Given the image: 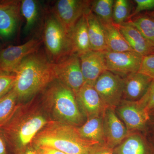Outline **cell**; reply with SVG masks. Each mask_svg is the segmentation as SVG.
<instances>
[{
	"instance_id": "5",
	"label": "cell",
	"mask_w": 154,
	"mask_h": 154,
	"mask_svg": "<svg viewBox=\"0 0 154 154\" xmlns=\"http://www.w3.org/2000/svg\"><path fill=\"white\" fill-rule=\"evenodd\" d=\"M42 31L45 53L53 63L73 54L69 34L50 9L45 10Z\"/></svg>"
},
{
	"instance_id": "32",
	"label": "cell",
	"mask_w": 154,
	"mask_h": 154,
	"mask_svg": "<svg viewBox=\"0 0 154 154\" xmlns=\"http://www.w3.org/2000/svg\"><path fill=\"white\" fill-rule=\"evenodd\" d=\"M89 154H113V150L105 143H98L92 146Z\"/></svg>"
},
{
	"instance_id": "36",
	"label": "cell",
	"mask_w": 154,
	"mask_h": 154,
	"mask_svg": "<svg viewBox=\"0 0 154 154\" xmlns=\"http://www.w3.org/2000/svg\"><path fill=\"white\" fill-rule=\"evenodd\" d=\"M149 120L148 125H151L154 129V112L149 115Z\"/></svg>"
},
{
	"instance_id": "39",
	"label": "cell",
	"mask_w": 154,
	"mask_h": 154,
	"mask_svg": "<svg viewBox=\"0 0 154 154\" xmlns=\"http://www.w3.org/2000/svg\"><path fill=\"white\" fill-rule=\"evenodd\" d=\"M152 140H153V143H154V137H153Z\"/></svg>"
},
{
	"instance_id": "4",
	"label": "cell",
	"mask_w": 154,
	"mask_h": 154,
	"mask_svg": "<svg viewBox=\"0 0 154 154\" xmlns=\"http://www.w3.org/2000/svg\"><path fill=\"white\" fill-rule=\"evenodd\" d=\"M96 143L81 137L77 127L52 121L37 134L32 145L51 147L65 154H89Z\"/></svg>"
},
{
	"instance_id": "31",
	"label": "cell",
	"mask_w": 154,
	"mask_h": 154,
	"mask_svg": "<svg viewBox=\"0 0 154 154\" xmlns=\"http://www.w3.org/2000/svg\"><path fill=\"white\" fill-rule=\"evenodd\" d=\"M136 7L130 17L135 16L142 11L154 9V0H135Z\"/></svg>"
},
{
	"instance_id": "15",
	"label": "cell",
	"mask_w": 154,
	"mask_h": 154,
	"mask_svg": "<svg viewBox=\"0 0 154 154\" xmlns=\"http://www.w3.org/2000/svg\"><path fill=\"white\" fill-rule=\"evenodd\" d=\"M85 82L91 85L107 71L104 51L91 50L79 55Z\"/></svg>"
},
{
	"instance_id": "8",
	"label": "cell",
	"mask_w": 154,
	"mask_h": 154,
	"mask_svg": "<svg viewBox=\"0 0 154 154\" xmlns=\"http://www.w3.org/2000/svg\"><path fill=\"white\" fill-rule=\"evenodd\" d=\"M94 87L107 107L115 109L122 99L124 79L109 71L96 80Z\"/></svg>"
},
{
	"instance_id": "25",
	"label": "cell",
	"mask_w": 154,
	"mask_h": 154,
	"mask_svg": "<svg viewBox=\"0 0 154 154\" xmlns=\"http://www.w3.org/2000/svg\"><path fill=\"white\" fill-rule=\"evenodd\" d=\"M113 0L91 1V12L96 15L102 24L113 23Z\"/></svg>"
},
{
	"instance_id": "33",
	"label": "cell",
	"mask_w": 154,
	"mask_h": 154,
	"mask_svg": "<svg viewBox=\"0 0 154 154\" xmlns=\"http://www.w3.org/2000/svg\"><path fill=\"white\" fill-rule=\"evenodd\" d=\"M33 147L39 154H65L58 150L47 146H33Z\"/></svg>"
},
{
	"instance_id": "12",
	"label": "cell",
	"mask_w": 154,
	"mask_h": 154,
	"mask_svg": "<svg viewBox=\"0 0 154 154\" xmlns=\"http://www.w3.org/2000/svg\"><path fill=\"white\" fill-rule=\"evenodd\" d=\"M21 1L0 0V37L8 39L16 34L22 19Z\"/></svg>"
},
{
	"instance_id": "20",
	"label": "cell",
	"mask_w": 154,
	"mask_h": 154,
	"mask_svg": "<svg viewBox=\"0 0 154 154\" xmlns=\"http://www.w3.org/2000/svg\"><path fill=\"white\" fill-rule=\"evenodd\" d=\"M88 33L91 50L105 51L108 50L102 24L91 11L86 15Z\"/></svg>"
},
{
	"instance_id": "14",
	"label": "cell",
	"mask_w": 154,
	"mask_h": 154,
	"mask_svg": "<svg viewBox=\"0 0 154 154\" xmlns=\"http://www.w3.org/2000/svg\"><path fill=\"white\" fill-rule=\"evenodd\" d=\"M105 143L113 149L119 145L131 133L116 113L115 109L107 107L103 115Z\"/></svg>"
},
{
	"instance_id": "19",
	"label": "cell",
	"mask_w": 154,
	"mask_h": 154,
	"mask_svg": "<svg viewBox=\"0 0 154 154\" xmlns=\"http://www.w3.org/2000/svg\"><path fill=\"white\" fill-rule=\"evenodd\" d=\"M21 14L25 19L24 33L28 35L32 33L41 20L42 9L41 2L36 0H22L21 5Z\"/></svg>"
},
{
	"instance_id": "2",
	"label": "cell",
	"mask_w": 154,
	"mask_h": 154,
	"mask_svg": "<svg viewBox=\"0 0 154 154\" xmlns=\"http://www.w3.org/2000/svg\"><path fill=\"white\" fill-rule=\"evenodd\" d=\"M15 73L16 80L13 89L19 103L32 100L56 79L53 63L40 49L25 58Z\"/></svg>"
},
{
	"instance_id": "27",
	"label": "cell",
	"mask_w": 154,
	"mask_h": 154,
	"mask_svg": "<svg viewBox=\"0 0 154 154\" xmlns=\"http://www.w3.org/2000/svg\"><path fill=\"white\" fill-rule=\"evenodd\" d=\"M131 5L127 0L114 1L113 11V23L121 24L130 17Z\"/></svg>"
},
{
	"instance_id": "30",
	"label": "cell",
	"mask_w": 154,
	"mask_h": 154,
	"mask_svg": "<svg viewBox=\"0 0 154 154\" xmlns=\"http://www.w3.org/2000/svg\"><path fill=\"white\" fill-rule=\"evenodd\" d=\"M138 72L146 75L154 79V54L143 57Z\"/></svg>"
},
{
	"instance_id": "10",
	"label": "cell",
	"mask_w": 154,
	"mask_h": 154,
	"mask_svg": "<svg viewBox=\"0 0 154 154\" xmlns=\"http://www.w3.org/2000/svg\"><path fill=\"white\" fill-rule=\"evenodd\" d=\"M107 70L122 78L138 72L140 68L142 56L134 51L114 52L104 51Z\"/></svg>"
},
{
	"instance_id": "9",
	"label": "cell",
	"mask_w": 154,
	"mask_h": 154,
	"mask_svg": "<svg viewBox=\"0 0 154 154\" xmlns=\"http://www.w3.org/2000/svg\"><path fill=\"white\" fill-rule=\"evenodd\" d=\"M42 43L41 39L33 37L24 44L3 48L0 51V70L15 73L25 58L40 49Z\"/></svg>"
},
{
	"instance_id": "26",
	"label": "cell",
	"mask_w": 154,
	"mask_h": 154,
	"mask_svg": "<svg viewBox=\"0 0 154 154\" xmlns=\"http://www.w3.org/2000/svg\"><path fill=\"white\" fill-rule=\"evenodd\" d=\"M130 21L143 36L154 45V19L149 15H143Z\"/></svg>"
},
{
	"instance_id": "29",
	"label": "cell",
	"mask_w": 154,
	"mask_h": 154,
	"mask_svg": "<svg viewBox=\"0 0 154 154\" xmlns=\"http://www.w3.org/2000/svg\"><path fill=\"white\" fill-rule=\"evenodd\" d=\"M136 102L149 115L154 112V79L144 96Z\"/></svg>"
},
{
	"instance_id": "11",
	"label": "cell",
	"mask_w": 154,
	"mask_h": 154,
	"mask_svg": "<svg viewBox=\"0 0 154 154\" xmlns=\"http://www.w3.org/2000/svg\"><path fill=\"white\" fill-rule=\"evenodd\" d=\"M116 113L130 133L145 130L148 125L149 116L136 102L122 99L115 108Z\"/></svg>"
},
{
	"instance_id": "18",
	"label": "cell",
	"mask_w": 154,
	"mask_h": 154,
	"mask_svg": "<svg viewBox=\"0 0 154 154\" xmlns=\"http://www.w3.org/2000/svg\"><path fill=\"white\" fill-rule=\"evenodd\" d=\"M72 53L80 55L91 50L86 15L75 25L69 33Z\"/></svg>"
},
{
	"instance_id": "16",
	"label": "cell",
	"mask_w": 154,
	"mask_h": 154,
	"mask_svg": "<svg viewBox=\"0 0 154 154\" xmlns=\"http://www.w3.org/2000/svg\"><path fill=\"white\" fill-rule=\"evenodd\" d=\"M114 25L135 52L143 57L154 54L153 45L143 36L130 21Z\"/></svg>"
},
{
	"instance_id": "3",
	"label": "cell",
	"mask_w": 154,
	"mask_h": 154,
	"mask_svg": "<svg viewBox=\"0 0 154 154\" xmlns=\"http://www.w3.org/2000/svg\"><path fill=\"white\" fill-rule=\"evenodd\" d=\"M42 93V106L52 121L77 127L85 122L75 94L63 83L54 80Z\"/></svg>"
},
{
	"instance_id": "22",
	"label": "cell",
	"mask_w": 154,
	"mask_h": 154,
	"mask_svg": "<svg viewBox=\"0 0 154 154\" xmlns=\"http://www.w3.org/2000/svg\"><path fill=\"white\" fill-rule=\"evenodd\" d=\"M102 25L108 50L114 52L134 51L114 23Z\"/></svg>"
},
{
	"instance_id": "17",
	"label": "cell",
	"mask_w": 154,
	"mask_h": 154,
	"mask_svg": "<svg viewBox=\"0 0 154 154\" xmlns=\"http://www.w3.org/2000/svg\"><path fill=\"white\" fill-rule=\"evenodd\" d=\"M122 99L131 102L140 100L146 94L153 79L143 74L136 72L124 78Z\"/></svg>"
},
{
	"instance_id": "34",
	"label": "cell",
	"mask_w": 154,
	"mask_h": 154,
	"mask_svg": "<svg viewBox=\"0 0 154 154\" xmlns=\"http://www.w3.org/2000/svg\"><path fill=\"white\" fill-rule=\"evenodd\" d=\"M8 146L2 130L0 127V154H9Z\"/></svg>"
},
{
	"instance_id": "23",
	"label": "cell",
	"mask_w": 154,
	"mask_h": 154,
	"mask_svg": "<svg viewBox=\"0 0 154 154\" xmlns=\"http://www.w3.org/2000/svg\"><path fill=\"white\" fill-rule=\"evenodd\" d=\"M143 136L131 133L117 147L118 154H148L147 143Z\"/></svg>"
},
{
	"instance_id": "35",
	"label": "cell",
	"mask_w": 154,
	"mask_h": 154,
	"mask_svg": "<svg viewBox=\"0 0 154 154\" xmlns=\"http://www.w3.org/2000/svg\"><path fill=\"white\" fill-rule=\"evenodd\" d=\"M15 154H39L36 151L35 149L33 147V146L31 145L28 146L27 147L23 149L22 150L17 152Z\"/></svg>"
},
{
	"instance_id": "28",
	"label": "cell",
	"mask_w": 154,
	"mask_h": 154,
	"mask_svg": "<svg viewBox=\"0 0 154 154\" xmlns=\"http://www.w3.org/2000/svg\"><path fill=\"white\" fill-rule=\"evenodd\" d=\"M16 80L15 73L0 70V99L14 88Z\"/></svg>"
},
{
	"instance_id": "13",
	"label": "cell",
	"mask_w": 154,
	"mask_h": 154,
	"mask_svg": "<svg viewBox=\"0 0 154 154\" xmlns=\"http://www.w3.org/2000/svg\"><path fill=\"white\" fill-rule=\"evenodd\" d=\"M75 96L80 110L87 120L104 115L107 107L102 102L94 85L85 82Z\"/></svg>"
},
{
	"instance_id": "37",
	"label": "cell",
	"mask_w": 154,
	"mask_h": 154,
	"mask_svg": "<svg viewBox=\"0 0 154 154\" xmlns=\"http://www.w3.org/2000/svg\"><path fill=\"white\" fill-rule=\"evenodd\" d=\"M149 15L150 17H152L153 19H154V13H150V14H149Z\"/></svg>"
},
{
	"instance_id": "24",
	"label": "cell",
	"mask_w": 154,
	"mask_h": 154,
	"mask_svg": "<svg viewBox=\"0 0 154 154\" xmlns=\"http://www.w3.org/2000/svg\"><path fill=\"white\" fill-rule=\"evenodd\" d=\"M19 104L17 94L14 89L0 99V127L8 121Z\"/></svg>"
},
{
	"instance_id": "38",
	"label": "cell",
	"mask_w": 154,
	"mask_h": 154,
	"mask_svg": "<svg viewBox=\"0 0 154 154\" xmlns=\"http://www.w3.org/2000/svg\"><path fill=\"white\" fill-rule=\"evenodd\" d=\"M3 48L2 47V43H1V42H0V51H1L2 50Z\"/></svg>"
},
{
	"instance_id": "21",
	"label": "cell",
	"mask_w": 154,
	"mask_h": 154,
	"mask_svg": "<svg viewBox=\"0 0 154 154\" xmlns=\"http://www.w3.org/2000/svg\"><path fill=\"white\" fill-rule=\"evenodd\" d=\"M77 129L80 136L85 140L97 143H105L103 116L88 119Z\"/></svg>"
},
{
	"instance_id": "7",
	"label": "cell",
	"mask_w": 154,
	"mask_h": 154,
	"mask_svg": "<svg viewBox=\"0 0 154 154\" xmlns=\"http://www.w3.org/2000/svg\"><path fill=\"white\" fill-rule=\"evenodd\" d=\"M53 69L56 79L71 88L75 94L85 82L79 57L76 54H71L53 63Z\"/></svg>"
},
{
	"instance_id": "6",
	"label": "cell",
	"mask_w": 154,
	"mask_h": 154,
	"mask_svg": "<svg viewBox=\"0 0 154 154\" xmlns=\"http://www.w3.org/2000/svg\"><path fill=\"white\" fill-rule=\"evenodd\" d=\"M91 1L58 0L50 10L68 34L78 21L91 11Z\"/></svg>"
},
{
	"instance_id": "1",
	"label": "cell",
	"mask_w": 154,
	"mask_h": 154,
	"mask_svg": "<svg viewBox=\"0 0 154 154\" xmlns=\"http://www.w3.org/2000/svg\"><path fill=\"white\" fill-rule=\"evenodd\" d=\"M51 121L41 104L33 99L26 104L20 103L2 128L9 147L15 154L31 145L37 134Z\"/></svg>"
}]
</instances>
